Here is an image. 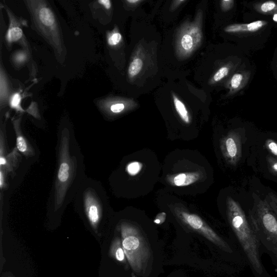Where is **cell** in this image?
Wrapping results in <instances>:
<instances>
[{
    "instance_id": "6da1fadb",
    "label": "cell",
    "mask_w": 277,
    "mask_h": 277,
    "mask_svg": "<svg viewBox=\"0 0 277 277\" xmlns=\"http://www.w3.org/2000/svg\"><path fill=\"white\" fill-rule=\"evenodd\" d=\"M226 205L227 218L233 231L255 271L262 274L263 270L259 253V240L256 232L240 204L229 197L227 199Z\"/></svg>"
},
{
    "instance_id": "7a4b0ae2",
    "label": "cell",
    "mask_w": 277,
    "mask_h": 277,
    "mask_svg": "<svg viewBox=\"0 0 277 277\" xmlns=\"http://www.w3.org/2000/svg\"><path fill=\"white\" fill-rule=\"evenodd\" d=\"M254 203L249 220L258 240L277 257V216L265 200L253 195Z\"/></svg>"
},
{
    "instance_id": "3957f363",
    "label": "cell",
    "mask_w": 277,
    "mask_h": 277,
    "mask_svg": "<svg viewBox=\"0 0 277 277\" xmlns=\"http://www.w3.org/2000/svg\"><path fill=\"white\" fill-rule=\"evenodd\" d=\"M122 244L131 268L144 276L150 268L152 258L151 248L145 238L135 227L127 224L121 226Z\"/></svg>"
},
{
    "instance_id": "277c9868",
    "label": "cell",
    "mask_w": 277,
    "mask_h": 277,
    "mask_svg": "<svg viewBox=\"0 0 277 277\" xmlns=\"http://www.w3.org/2000/svg\"><path fill=\"white\" fill-rule=\"evenodd\" d=\"M59 167L56 183L55 206L58 209L62 206L67 192L74 178L75 162L69 150L67 134H62L59 147Z\"/></svg>"
},
{
    "instance_id": "5b68a950",
    "label": "cell",
    "mask_w": 277,
    "mask_h": 277,
    "mask_svg": "<svg viewBox=\"0 0 277 277\" xmlns=\"http://www.w3.org/2000/svg\"><path fill=\"white\" fill-rule=\"evenodd\" d=\"M177 215L190 229L198 232L200 235H203L224 250L231 252L230 247L226 242L222 240L199 216L183 210L178 211Z\"/></svg>"
},
{
    "instance_id": "8992f818",
    "label": "cell",
    "mask_w": 277,
    "mask_h": 277,
    "mask_svg": "<svg viewBox=\"0 0 277 277\" xmlns=\"http://www.w3.org/2000/svg\"><path fill=\"white\" fill-rule=\"evenodd\" d=\"M37 5L33 10L36 25L45 35L50 36V39L52 38L54 42L57 43L60 40V34L55 15L43 2L37 1Z\"/></svg>"
},
{
    "instance_id": "52a82bcc",
    "label": "cell",
    "mask_w": 277,
    "mask_h": 277,
    "mask_svg": "<svg viewBox=\"0 0 277 277\" xmlns=\"http://www.w3.org/2000/svg\"><path fill=\"white\" fill-rule=\"evenodd\" d=\"M221 148L226 161L235 165L242 155V137L240 133L233 131L222 139Z\"/></svg>"
},
{
    "instance_id": "ba28073f",
    "label": "cell",
    "mask_w": 277,
    "mask_h": 277,
    "mask_svg": "<svg viewBox=\"0 0 277 277\" xmlns=\"http://www.w3.org/2000/svg\"><path fill=\"white\" fill-rule=\"evenodd\" d=\"M84 204L85 214L91 226L96 231L102 216V206L95 194L91 191L84 194Z\"/></svg>"
},
{
    "instance_id": "9c48e42d",
    "label": "cell",
    "mask_w": 277,
    "mask_h": 277,
    "mask_svg": "<svg viewBox=\"0 0 277 277\" xmlns=\"http://www.w3.org/2000/svg\"><path fill=\"white\" fill-rule=\"evenodd\" d=\"M202 40V33L196 26L189 27L183 32L179 40L178 47L180 51L185 54L192 52Z\"/></svg>"
},
{
    "instance_id": "30bf717a",
    "label": "cell",
    "mask_w": 277,
    "mask_h": 277,
    "mask_svg": "<svg viewBox=\"0 0 277 277\" xmlns=\"http://www.w3.org/2000/svg\"><path fill=\"white\" fill-rule=\"evenodd\" d=\"M21 120V118L12 120L16 136V148L25 156H31L34 155V152L22 132Z\"/></svg>"
},
{
    "instance_id": "8fae6325",
    "label": "cell",
    "mask_w": 277,
    "mask_h": 277,
    "mask_svg": "<svg viewBox=\"0 0 277 277\" xmlns=\"http://www.w3.org/2000/svg\"><path fill=\"white\" fill-rule=\"evenodd\" d=\"M267 24V21L262 20L254 21L247 24H233L226 27L225 31L229 33H248L256 32Z\"/></svg>"
},
{
    "instance_id": "7c38bea8",
    "label": "cell",
    "mask_w": 277,
    "mask_h": 277,
    "mask_svg": "<svg viewBox=\"0 0 277 277\" xmlns=\"http://www.w3.org/2000/svg\"><path fill=\"white\" fill-rule=\"evenodd\" d=\"M18 150H14L7 155H0V170L7 172H13L14 169L17 168L19 164Z\"/></svg>"
},
{
    "instance_id": "4fadbf2b",
    "label": "cell",
    "mask_w": 277,
    "mask_h": 277,
    "mask_svg": "<svg viewBox=\"0 0 277 277\" xmlns=\"http://www.w3.org/2000/svg\"><path fill=\"white\" fill-rule=\"evenodd\" d=\"M199 178L200 175L198 172L182 173L174 176L170 181L174 186L183 187L195 183Z\"/></svg>"
},
{
    "instance_id": "5bb4252c",
    "label": "cell",
    "mask_w": 277,
    "mask_h": 277,
    "mask_svg": "<svg viewBox=\"0 0 277 277\" xmlns=\"http://www.w3.org/2000/svg\"><path fill=\"white\" fill-rule=\"evenodd\" d=\"M110 255L111 257L121 263L126 262V257L123 247L122 241L121 239L116 238L112 243Z\"/></svg>"
},
{
    "instance_id": "9a60e30c",
    "label": "cell",
    "mask_w": 277,
    "mask_h": 277,
    "mask_svg": "<svg viewBox=\"0 0 277 277\" xmlns=\"http://www.w3.org/2000/svg\"><path fill=\"white\" fill-rule=\"evenodd\" d=\"M24 36L23 30L21 27L11 22V24L6 34V40L9 43L19 41Z\"/></svg>"
},
{
    "instance_id": "2e32d148",
    "label": "cell",
    "mask_w": 277,
    "mask_h": 277,
    "mask_svg": "<svg viewBox=\"0 0 277 277\" xmlns=\"http://www.w3.org/2000/svg\"><path fill=\"white\" fill-rule=\"evenodd\" d=\"M173 97L174 105H175L178 115L185 123H189L190 118L185 105H184V103L180 99L178 98L176 95H173Z\"/></svg>"
},
{
    "instance_id": "e0dca14e",
    "label": "cell",
    "mask_w": 277,
    "mask_h": 277,
    "mask_svg": "<svg viewBox=\"0 0 277 277\" xmlns=\"http://www.w3.org/2000/svg\"><path fill=\"white\" fill-rule=\"evenodd\" d=\"M246 75L243 73H237L233 75L230 80L231 89L237 92L242 89L246 82Z\"/></svg>"
},
{
    "instance_id": "ac0fdd59",
    "label": "cell",
    "mask_w": 277,
    "mask_h": 277,
    "mask_svg": "<svg viewBox=\"0 0 277 277\" xmlns=\"http://www.w3.org/2000/svg\"><path fill=\"white\" fill-rule=\"evenodd\" d=\"M9 94V85L8 81L5 75L4 74L3 69H1V73H0V96H1V104L3 102L7 100Z\"/></svg>"
},
{
    "instance_id": "d6986e66",
    "label": "cell",
    "mask_w": 277,
    "mask_h": 277,
    "mask_svg": "<svg viewBox=\"0 0 277 277\" xmlns=\"http://www.w3.org/2000/svg\"><path fill=\"white\" fill-rule=\"evenodd\" d=\"M257 9L259 12L271 14L277 12V4L273 1L265 2L258 5Z\"/></svg>"
},
{
    "instance_id": "ffe728a7",
    "label": "cell",
    "mask_w": 277,
    "mask_h": 277,
    "mask_svg": "<svg viewBox=\"0 0 277 277\" xmlns=\"http://www.w3.org/2000/svg\"><path fill=\"white\" fill-rule=\"evenodd\" d=\"M143 66V61L140 59H134L130 64L128 68V74L131 77L138 75Z\"/></svg>"
},
{
    "instance_id": "44dd1931",
    "label": "cell",
    "mask_w": 277,
    "mask_h": 277,
    "mask_svg": "<svg viewBox=\"0 0 277 277\" xmlns=\"http://www.w3.org/2000/svg\"><path fill=\"white\" fill-rule=\"evenodd\" d=\"M21 96L19 93H14L11 96L9 104L11 107L16 111L23 112L24 110L21 107Z\"/></svg>"
},
{
    "instance_id": "7402d4cb",
    "label": "cell",
    "mask_w": 277,
    "mask_h": 277,
    "mask_svg": "<svg viewBox=\"0 0 277 277\" xmlns=\"http://www.w3.org/2000/svg\"><path fill=\"white\" fill-rule=\"evenodd\" d=\"M143 165L139 162L134 161L127 165L126 170L129 175L132 176H136L142 169Z\"/></svg>"
},
{
    "instance_id": "603a6c76",
    "label": "cell",
    "mask_w": 277,
    "mask_h": 277,
    "mask_svg": "<svg viewBox=\"0 0 277 277\" xmlns=\"http://www.w3.org/2000/svg\"><path fill=\"white\" fill-rule=\"evenodd\" d=\"M265 200L277 216V195L273 192L268 194Z\"/></svg>"
},
{
    "instance_id": "cb8c5ba5",
    "label": "cell",
    "mask_w": 277,
    "mask_h": 277,
    "mask_svg": "<svg viewBox=\"0 0 277 277\" xmlns=\"http://www.w3.org/2000/svg\"><path fill=\"white\" fill-rule=\"evenodd\" d=\"M265 147L271 154L277 158V141L269 139L265 141Z\"/></svg>"
},
{
    "instance_id": "d4e9b609",
    "label": "cell",
    "mask_w": 277,
    "mask_h": 277,
    "mask_svg": "<svg viewBox=\"0 0 277 277\" xmlns=\"http://www.w3.org/2000/svg\"><path fill=\"white\" fill-rule=\"evenodd\" d=\"M267 161L270 172L277 176V158L269 155L267 157Z\"/></svg>"
},
{
    "instance_id": "484cf974",
    "label": "cell",
    "mask_w": 277,
    "mask_h": 277,
    "mask_svg": "<svg viewBox=\"0 0 277 277\" xmlns=\"http://www.w3.org/2000/svg\"><path fill=\"white\" fill-rule=\"evenodd\" d=\"M122 40V36L119 32H112L108 36L107 41L108 45L115 46L119 44Z\"/></svg>"
},
{
    "instance_id": "4316f807",
    "label": "cell",
    "mask_w": 277,
    "mask_h": 277,
    "mask_svg": "<svg viewBox=\"0 0 277 277\" xmlns=\"http://www.w3.org/2000/svg\"><path fill=\"white\" fill-rule=\"evenodd\" d=\"M230 68L227 66H224L220 68L214 76V80L215 82H219L221 80L224 78L229 74Z\"/></svg>"
},
{
    "instance_id": "83f0119b",
    "label": "cell",
    "mask_w": 277,
    "mask_h": 277,
    "mask_svg": "<svg viewBox=\"0 0 277 277\" xmlns=\"http://www.w3.org/2000/svg\"><path fill=\"white\" fill-rule=\"evenodd\" d=\"M125 106L121 102L113 103L111 105L105 110L111 112L112 114H119L122 113L124 110Z\"/></svg>"
},
{
    "instance_id": "f1b7e54d",
    "label": "cell",
    "mask_w": 277,
    "mask_h": 277,
    "mask_svg": "<svg viewBox=\"0 0 277 277\" xmlns=\"http://www.w3.org/2000/svg\"><path fill=\"white\" fill-rule=\"evenodd\" d=\"M27 58V54L25 52H19L15 54L14 61L16 64H22L26 61Z\"/></svg>"
},
{
    "instance_id": "f546056e",
    "label": "cell",
    "mask_w": 277,
    "mask_h": 277,
    "mask_svg": "<svg viewBox=\"0 0 277 277\" xmlns=\"http://www.w3.org/2000/svg\"><path fill=\"white\" fill-rule=\"evenodd\" d=\"M166 218V214L165 213H161L157 215L154 222L156 224H161L165 221Z\"/></svg>"
},
{
    "instance_id": "4dcf8cb0",
    "label": "cell",
    "mask_w": 277,
    "mask_h": 277,
    "mask_svg": "<svg viewBox=\"0 0 277 277\" xmlns=\"http://www.w3.org/2000/svg\"><path fill=\"white\" fill-rule=\"evenodd\" d=\"M98 2L107 10H109L112 7V3L110 0H100Z\"/></svg>"
},
{
    "instance_id": "1f68e13d",
    "label": "cell",
    "mask_w": 277,
    "mask_h": 277,
    "mask_svg": "<svg viewBox=\"0 0 277 277\" xmlns=\"http://www.w3.org/2000/svg\"><path fill=\"white\" fill-rule=\"evenodd\" d=\"M233 3V1H231V0H230V1H222V8L224 10L229 9L232 7Z\"/></svg>"
},
{
    "instance_id": "d6a6232c",
    "label": "cell",
    "mask_w": 277,
    "mask_h": 277,
    "mask_svg": "<svg viewBox=\"0 0 277 277\" xmlns=\"http://www.w3.org/2000/svg\"><path fill=\"white\" fill-rule=\"evenodd\" d=\"M5 173L4 171L0 170V186L2 189L5 185Z\"/></svg>"
},
{
    "instance_id": "836d02e7",
    "label": "cell",
    "mask_w": 277,
    "mask_h": 277,
    "mask_svg": "<svg viewBox=\"0 0 277 277\" xmlns=\"http://www.w3.org/2000/svg\"><path fill=\"white\" fill-rule=\"evenodd\" d=\"M127 2L130 3H135L141 2V1H139V0H127Z\"/></svg>"
},
{
    "instance_id": "e575fe53",
    "label": "cell",
    "mask_w": 277,
    "mask_h": 277,
    "mask_svg": "<svg viewBox=\"0 0 277 277\" xmlns=\"http://www.w3.org/2000/svg\"><path fill=\"white\" fill-rule=\"evenodd\" d=\"M274 21L277 23V12L274 15Z\"/></svg>"
}]
</instances>
